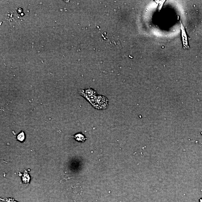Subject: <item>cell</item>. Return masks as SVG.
<instances>
[{
	"instance_id": "obj_1",
	"label": "cell",
	"mask_w": 202,
	"mask_h": 202,
	"mask_svg": "<svg viewBox=\"0 0 202 202\" xmlns=\"http://www.w3.org/2000/svg\"><path fill=\"white\" fill-rule=\"evenodd\" d=\"M97 102L98 104L99 110H105L108 107L109 100L105 97L103 95H97Z\"/></svg>"
},
{
	"instance_id": "obj_2",
	"label": "cell",
	"mask_w": 202,
	"mask_h": 202,
	"mask_svg": "<svg viewBox=\"0 0 202 202\" xmlns=\"http://www.w3.org/2000/svg\"><path fill=\"white\" fill-rule=\"evenodd\" d=\"M79 94L82 97L85 98L86 97H90L94 95H97V94L95 89L92 88H88L80 90Z\"/></svg>"
},
{
	"instance_id": "obj_3",
	"label": "cell",
	"mask_w": 202,
	"mask_h": 202,
	"mask_svg": "<svg viewBox=\"0 0 202 202\" xmlns=\"http://www.w3.org/2000/svg\"><path fill=\"white\" fill-rule=\"evenodd\" d=\"M73 137L78 142L84 143L87 139L86 137L81 133H78L76 134Z\"/></svg>"
},
{
	"instance_id": "obj_4",
	"label": "cell",
	"mask_w": 202,
	"mask_h": 202,
	"mask_svg": "<svg viewBox=\"0 0 202 202\" xmlns=\"http://www.w3.org/2000/svg\"><path fill=\"white\" fill-rule=\"evenodd\" d=\"M25 138V134L23 130H22L21 132L19 133L16 136L17 140L21 142H23Z\"/></svg>"
},
{
	"instance_id": "obj_5",
	"label": "cell",
	"mask_w": 202,
	"mask_h": 202,
	"mask_svg": "<svg viewBox=\"0 0 202 202\" xmlns=\"http://www.w3.org/2000/svg\"><path fill=\"white\" fill-rule=\"evenodd\" d=\"M5 201L6 202H18L16 201L14 199L12 198H7L5 200Z\"/></svg>"
}]
</instances>
